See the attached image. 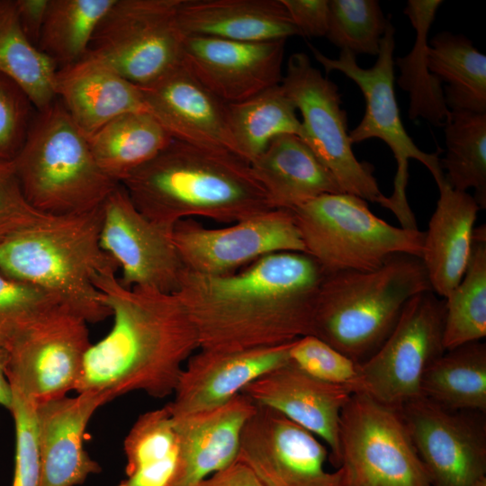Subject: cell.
Masks as SVG:
<instances>
[{"mask_svg": "<svg viewBox=\"0 0 486 486\" xmlns=\"http://www.w3.org/2000/svg\"><path fill=\"white\" fill-rule=\"evenodd\" d=\"M289 363L309 375L342 387L352 394H367L361 363L315 336H305L292 342Z\"/></svg>", "mask_w": 486, "mask_h": 486, "instance_id": "obj_39", "label": "cell"}, {"mask_svg": "<svg viewBox=\"0 0 486 486\" xmlns=\"http://www.w3.org/2000/svg\"><path fill=\"white\" fill-rule=\"evenodd\" d=\"M301 112L299 137L328 170L343 193L382 204L386 196L374 176V167L360 162L352 149L346 112L338 86L324 76L303 52L292 54L281 82Z\"/></svg>", "mask_w": 486, "mask_h": 486, "instance_id": "obj_9", "label": "cell"}, {"mask_svg": "<svg viewBox=\"0 0 486 486\" xmlns=\"http://www.w3.org/2000/svg\"><path fill=\"white\" fill-rule=\"evenodd\" d=\"M328 449L279 412L257 406L247 422L238 460L263 486H346L344 472L326 470Z\"/></svg>", "mask_w": 486, "mask_h": 486, "instance_id": "obj_16", "label": "cell"}, {"mask_svg": "<svg viewBox=\"0 0 486 486\" xmlns=\"http://www.w3.org/2000/svg\"><path fill=\"white\" fill-rule=\"evenodd\" d=\"M400 411L431 486H486L483 413L449 410L422 396Z\"/></svg>", "mask_w": 486, "mask_h": 486, "instance_id": "obj_15", "label": "cell"}, {"mask_svg": "<svg viewBox=\"0 0 486 486\" xmlns=\"http://www.w3.org/2000/svg\"><path fill=\"white\" fill-rule=\"evenodd\" d=\"M192 486H263V484L249 467L236 461Z\"/></svg>", "mask_w": 486, "mask_h": 486, "instance_id": "obj_46", "label": "cell"}, {"mask_svg": "<svg viewBox=\"0 0 486 486\" xmlns=\"http://www.w3.org/2000/svg\"><path fill=\"white\" fill-rule=\"evenodd\" d=\"M58 68L24 33L14 0H0V74L16 84L36 111L56 99Z\"/></svg>", "mask_w": 486, "mask_h": 486, "instance_id": "obj_33", "label": "cell"}, {"mask_svg": "<svg viewBox=\"0 0 486 486\" xmlns=\"http://www.w3.org/2000/svg\"><path fill=\"white\" fill-rule=\"evenodd\" d=\"M441 0H410L404 9L416 39L408 55L394 61L400 68L399 86L410 96L408 115L411 121L422 118L436 127L444 126L450 110L446 104L442 83L428 70V34Z\"/></svg>", "mask_w": 486, "mask_h": 486, "instance_id": "obj_32", "label": "cell"}, {"mask_svg": "<svg viewBox=\"0 0 486 486\" xmlns=\"http://www.w3.org/2000/svg\"><path fill=\"white\" fill-rule=\"evenodd\" d=\"M428 67L450 111L486 113V56L463 34L442 32L428 42Z\"/></svg>", "mask_w": 486, "mask_h": 486, "instance_id": "obj_31", "label": "cell"}, {"mask_svg": "<svg viewBox=\"0 0 486 486\" xmlns=\"http://www.w3.org/2000/svg\"><path fill=\"white\" fill-rule=\"evenodd\" d=\"M58 307L48 293L0 271V348L6 349L31 324Z\"/></svg>", "mask_w": 486, "mask_h": 486, "instance_id": "obj_40", "label": "cell"}, {"mask_svg": "<svg viewBox=\"0 0 486 486\" xmlns=\"http://www.w3.org/2000/svg\"><path fill=\"white\" fill-rule=\"evenodd\" d=\"M390 20L376 0H331L326 37L355 56H377Z\"/></svg>", "mask_w": 486, "mask_h": 486, "instance_id": "obj_38", "label": "cell"}, {"mask_svg": "<svg viewBox=\"0 0 486 486\" xmlns=\"http://www.w3.org/2000/svg\"><path fill=\"white\" fill-rule=\"evenodd\" d=\"M292 342L228 352L199 349L187 360L166 404L172 416L227 403L262 375L287 364Z\"/></svg>", "mask_w": 486, "mask_h": 486, "instance_id": "obj_20", "label": "cell"}, {"mask_svg": "<svg viewBox=\"0 0 486 486\" xmlns=\"http://www.w3.org/2000/svg\"><path fill=\"white\" fill-rule=\"evenodd\" d=\"M285 42L184 36L180 65L223 103L236 104L281 84Z\"/></svg>", "mask_w": 486, "mask_h": 486, "instance_id": "obj_18", "label": "cell"}, {"mask_svg": "<svg viewBox=\"0 0 486 486\" xmlns=\"http://www.w3.org/2000/svg\"><path fill=\"white\" fill-rule=\"evenodd\" d=\"M7 358L6 350L0 348V405L10 410L13 404V392L5 375Z\"/></svg>", "mask_w": 486, "mask_h": 486, "instance_id": "obj_47", "label": "cell"}, {"mask_svg": "<svg viewBox=\"0 0 486 486\" xmlns=\"http://www.w3.org/2000/svg\"><path fill=\"white\" fill-rule=\"evenodd\" d=\"M123 447L126 478L118 486H174L180 470V445L166 405L140 415Z\"/></svg>", "mask_w": 486, "mask_h": 486, "instance_id": "obj_28", "label": "cell"}, {"mask_svg": "<svg viewBox=\"0 0 486 486\" xmlns=\"http://www.w3.org/2000/svg\"><path fill=\"white\" fill-rule=\"evenodd\" d=\"M9 410L15 427V462L13 486H39L40 460L38 445L36 402L12 389Z\"/></svg>", "mask_w": 486, "mask_h": 486, "instance_id": "obj_41", "label": "cell"}, {"mask_svg": "<svg viewBox=\"0 0 486 486\" xmlns=\"http://www.w3.org/2000/svg\"><path fill=\"white\" fill-rule=\"evenodd\" d=\"M107 402L101 393L85 392L36 403L39 486H76L101 472L84 447V436L94 413Z\"/></svg>", "mask_w": 486, "mask_h": 486, "instance_id": "obj_22", "label": "cell"}, {"mask_svg": "<svg viewBox=\"0 0 486 486\" xmlns=\"http://www.w3.org/2000/svg\"><path fill=\"white\" fill-rule=\"evenodd\" d=\"M184 36L261 42L300 35L281 0H181Z\"/></svg>", "mask_w": 486, "mask_h": 486, "instance_id": "obj_26", "label": "cell"}, {"mask_svg": "<svg viewBox=\"0 0 486 486\" xmlns=\"http://www.w3.org/2000/svg\"><path fill=\"white\" fill-rule=\"evenodd\" d=\"M100 245L122 271L126 288L174 293L184 266L166 230L145 217L118 184L101 206Z\"/></svg>", "mask_w": 486, "mask_h": 486, "instance_id": "obj_17", "label": "cell"}, {"mask_svg": "<svg viewBox=\"0 0 486 486\" xmlns=\"http://www.w3.org/2000/svg\"><path fill=\"white\" fill-rule=\"evenodd\" d=\"M13 162L26 201L48 216L92 212L120 184L100 168L87 138L58 99L36 111Z\"/></svg>", "mask_w": 486, "mask_h": 486, "instance_id": "obj_6", "label": "cell"}, {"mask_svg": "<svg viewBox=\"0 0 486 486\" xmlns=\"http://www.w3.org/2000/svg\"><path fill=\"white\" fill-rule=\"evenodd\" d=\"M173 138L148 112H129L108 122L87 138L100 168L122 183L152 159Z\"/></svg>", "mask_w": 486, "mask_h": 486, "instance_id": "obj_29", "label": "cell"}, {"mask_svg": "<svg viewBox=\"0 0 486 486\" xmlns=\"http://www.w3.org/2000/svg\"><path fill=\"white\" fill-rule=\"evenodd\" d=\"M171 238L186 270L210 275L234 273L273 253H305L293 214L285 209H272L220 229L183 220L173 227Z\"/></svg>", "mask_w": 486, "mask_h": 486, "instance_id": "obj_14", "label": "cell"}, {"mask_svg": "<svg viewBox=\"0 0 486 486\" xmlns=\"http://www.w3.org/2000/svg\"><path fill=\"white\" fill-rule=\"evenodd\" d=\"M432 290L420 257L396 254L371 271L325 274L312 336L364 363L384 343L406 303Z\"/></svg>", "mask_w": 486, "mask_h": 486, "instance_id": "obj_5", "label": "cell"}, {"mask_svg": "<svg viewBox=\"0 0 486 486\" xmlns=\"http://www.w3.org/2000/svg\"><path fill=\"white\" fill-rule=\"evenodd\" d=\"M256 409L239 393L217 408L173 416L181 455L174 486H192L235 463L244 428Z\"/></svg>", "mask_w": 486, "mask_h": 486, "instance_id": "obj_23", "label": "cell"}, {"mask_svg": "<svg viewBox=\"0 0 486 486\" xmlns=\"http://www.w3.org/2000/svg\"><path fill=\"white\" fill-rule=\"evenodd\" d=\"M114 0H50L37 44L58 68L81 60Z\"/></svg>", "mask_w": 486, "mask_h": 486, "instance_id": "obj_36", "label": "cell"}, {"mask_svg": "<svg viewBox=\"0 0 486 486\" xmlns=\"http://www.w3.org/2000/svg\"><path fill=\"white\" fill-rule=\"evenodd\" d=\"M22 28L37 46L50 0H14Z\"/></svg>", "mask_w": 486, "mask_h": 486, "instance_id": "obj_45", "label": "cell"}, {"mask_svg": "<svg viewBox=\"0 0 486 486\" xmlns=\"http://www.w3.org/2000/svg\"><path fill=\"white\" fill-rule=\"evenodd\" d=\"M250 166L274 209L292 210L320 195L343 193L309 146L294 134L274 139Z\"/></svg>", "mask_w": 486, "mask_h": 486, "instance_id": "obj_27", "label": "cell"}, {"mask_svg": "<svg viewBox=\"0 0 486 486\" xmlns=\"http://www.w3.org/2000/svg\"><path fill=\"white\" fill-rule=\"evenodd\" d=\"M120 184L145 217L169 231L193 217L237 222L274 209L248 161L174 139Z\"/></svg>", "mask_w": 486, "mask_h": 486, "instance_id": "obj_3", "label": "cell"}, {"mask_svg": "<svg viewBox=\"0 0 486 486\" xmlns=\"http://www.w3.org/2000/svg\"><path fill=\"white\" fill-rule=\"evenodd\" d=\"M148 112L176 140L238 156L223 103L181 65L139 86Z\"/></svg>", "mask_w": 486, "mask_h": 486, "instance_id": "obj_19", "label": "cell"}, {"mask_svg": "<svg viewBox=\"0 0 486 486\" xmlns=\"http://www.w3.org/2000/svg\"><path fill=\"white\" fill-rule=\"evenodd\" d=\"M324 276L310 255L277 252L228 274L184 268L174 293L195 328L199 349L238 351L312 336Z\"/></svg>", "mask_w": 486, "mask_h": 486, "instance_id": "obj_1", "label": "cell"}, {"mask_svg": "<svg viewBox=\"0 0 486 486\" xmlns=\"http://www.w3.org/2000/svg\"><path fill=\"white\" fill-rule=\"evenodd\" d=\"M56 95L86 138L120 115L148 112L138 85L88 56L57 70Z\"/></svg>", "mask_w": 486, "mask_h": 486, "instance_id": "obj_24", "label": "cell"}, {"mask_svg": "<svg viewBox=\"0 0 486 486\" xmlns=\"http://www.w3.org/2000/svg\"><path fill=\"white\" fill-rule=\"evenodd\" d=\"M91 345L84 319L63 307L54 309L5 349L11 388L36 403L67 396L76 390Z\"/></svg>", "mask_w": 486, "mask_h": 486, "instance_id": "obj_13", "label": "cell"}, {"mask_svg": "<svg viewBox=\"0 0 486 486\" xmlns=\"http://www.w3.org/2000/svg\"><path fill=\"white\" fill-rule=\"evenodd\" d=\"M51 217L39 212L28 203L13 160H0V241Z\"/></svg>", "mask_w": 486, "mask_h": 486, "instance_id": "obj_43", "label": "cell"}, {"mask_svg": "<svg viewBox=\"0 0 486 486\" xmlns=\"http://www.w3.org/2000/svg\"><path fill=\"white\" fill-rule=\"evenodd\" d=\"M308 45L315 59L327 73H343L362 91L365 111L362 121L349 132L350 140L354 144L376 138L384 141L391 148L397 163V171L393 192L389 197L386 196L382 206L395 215L401 228L417 230L416 218L406 196L409 161L416 159L423 164L436 184L445 177L438 154L419 149L401 122L394 92L395 28L391 20L382 38L376 62L369 68H361L356 56L348 50H341L338 58H330L311 44Z\"/></svg>", "mask_w": 486, "mask_h": 486, "instance_id": "obj_8", "label": "cell"}, {"mask_svg": "<svg viewBox=\"0 0 486 486\" xmlns=\"http://www.w3.org/2000/svg\"><path fill=\"white\" fill-rule=\"evenodd\" d=\"M297 109L280 85L243 102L228 104L230 130L240 158L249 164L278 136H299Z\"/></svg>", "mask_w": 486, "mask_h": 486, "instance_id": "obj_34", "label": "cell"}, {"mask_svg": "<svg viewBox=\"0 0 486 486\" xmlns=\"http://www.w3.org/2000/svg\"><path fill=\"white\" fill-rule=\"evenodd\" d=\"M290 211L305 253L325 274L374 270L396 254L422 256L424 231L387 223L358 196L325 194Z\"/></svg>", "mask_w": 486, "mask_h": 486, "instance_id": "obj_7", "label": "cell"}, {"mask_svg": "<svg viewBox=\"0 0 486 486\" xmlns=\"http://www.w3.org/2000/svg\"><path fill=\"white\" fill-rule=\"evenodd\" d=\"M241 393L256 405L279 412L323 441L328 459L338 467L340 418L353 395L350 392L320 381L288 363L262 375Z\"/></svg>", "mask_w": 486, "mask_h": 486, "instance_id": "obj_21", "label": "cell"}, {"mask_svg": "<svg viewBox=\"0 0 486 486\" xmlns=\"http://www.w3.org/2000/svg\"><path fill=\"white\" fill-rule=\"evenodd\" d=\"M181 0H114L100 21L86 56L143 86L180 65L184 34Z\"/></svg>", "mask_w": 486, "mask_h": 486, "instance_id": "obj_11", "label": "cell"}, {"mask_svg": "<svg viewBox=\"0 0 486 486\" xmlns=\"http://www.w3.org/2000/svg\"><path fill=\"white\" fill-rule=\"evenodd\" d=\"M444 127L446 152L440 166L446 181L457 191L472 188L480 209H485L486 113L450 111Z\"/></svg>", "mask_w": 486, "mask_h": 486, "instance_id": "obj_35", "label": "cell"}, {"mask_svg": "<svg viewBox=\"0 0 486 486\" xmlns=\"http://www.w3.org/2000/svg\"><path fill=\"white\" fill-rule=\"evenodd\" d=\"M101 206L51 217L1 240L0 271L43 291L87 323L108 318L111 311L94 282L119 267L100 245Z\"/></svg>", "mask_w": 486, "mask_h": 486, "instance_id": "obj_4", "label": "cell"}, {"mask_svg": "<svg viewBox=\"0 0 486 486\" xmlns=\"http://www.w3.org/2000/svg\"><path fill=\"white\" fill-rule=\"evenodd\" d=\"M33 109L22 89L0 74V160H13L20 150Z\"/></svg>", "mask_w": 486, "mask_h": 486, "instance_id": "obj_42", "label": "cell"}, {"mask_svg": "<svg viewBox=\"0 0 486 486\" xmlns=\"http://www.w3.org/2000/svg\"><path fill=\"white\" fill-rule=\"evenodd\" d=\"M446 351L486 337V228L474 229L472 253L457 286L445 298Z\"/></svg>", "mask_w": 486, "mask_h": 486, "instance_id": "obj_37", "label": "cell"}, {"mask_svg": "<svg viewBox=\"0 0 486 486\" xmlns=\"http://www.w3.org/2000/svg\"><path fill=\"white\" fill-rule=\"evenodd\" d=\"M289 16L304 37L326 36L328 27V0H281Z\"/></svg>", "mask_w": 486, "mask_h": 486, "instance_id": "obj_44", "label": "cell"}, {"mask_svg": "<svg viewBox=\"0 0 486 486\" xmlns=\"http://www.w3.org/2000/svg\"><path fill=\"white\" fill-rule=\"evenodd\" d=\"M95 286L113 316L109 333L87 350L76 387L108 401L143 392L163 399L174 393L187 360L199 349L194 324L175 293L126 288L115 271Z\"/></svg>", "mask_w": 486, "mask_h": 486, "instance_id": "obj_2", "label": "cell"}, {"mask_svg": "<svg viewBox=\"0 0 486 486\" xmlns=\"http://www.w3.org/2000/svg\"><path fill=\"white\" fill-rule=\"evenodd\" d=\"M446 300L432 290L414 295L381 347L362 363L367 394L400 410L421 397V382L445 351Z\"/></svg>", "mask_w": 486, "mask_h": 486, "instance_id": "obj_12", "label": "cell"}, {"mask_svg": "<svg viewBox=\"0 0 486 486\" xmlns=\"http://www.w3.org/2000/svg\"><path fill=\"white\" fill-rule=\"evenodd\" d=\"M339 447L346 486H431L400 410L368 394L344 407Z\"/></svg>", "mask_w": 486, "mask_h": 486, "instance_id": "obj_10", "label": "cell"}, {"mask_svg": "<svg viewBox=\"0 0 486 486\" xmlns=\"http://www.w3.org/2000/svg\"><path fill=\"white\" fill-rule=\"evenodd\" d=\"M437 187L439 197L425 231L421 260L432 291L445 299L465 273L481 209L472 194L452 188L445 178Z\"/></svg>", "mask_w": 486, "mask_h": 486, "instance_id": "obj_25", "label": "cell"}, {"mask_svg": "<svg viewBox=\"0 0 486 486\" xmlns=\"http://www.w3.org/2000/svg\"><path fill=\"white\" fill-rule=\"evenodd\" d=\"M421 395L453 411L486 412V344L445 351L425 372Z\"/></svg>", "mask_w": 486, "mask_h": 486, "instance_id": "obj_30", "label": "cell"}]
</instances>
